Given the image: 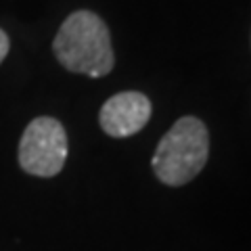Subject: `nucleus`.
<instances>
[{
  "mask_svg": "<svg viewBox=\"0 0 251 251\" xmlns=\"http://www.w3.org/2000/svg\"><path fill=\"white\" fill-rule=\"evenodd\" d=\"M52 50L67 72L88 77H103L115 65L109 27L92 11L69 15L54 36Z\"/></svg>",
  "mask_w": 251,
  "mask_h": 251,
  "instance_id": "obj_1",
  "label": "nucleus"
},
{
  "mask_svg": "<svg viewBox=\"0 0 251 251\" xmlns=\"http://www.w3.org/2000/svg\"><path fill=\"white\" fill-rule=\"evenodd\" d=\"M209 157V134L193 115L180 120L159 140L153 155L155 176L168 186H182L205 168Z\"/></svg>",
  "mask_w": 251,
  "mask_h": 251,
  "instance_id": "obj_2",
  "label": "nucleus"
},
{
  "mask_svg": "<svg viewBox=\"0 0 251 251\" xmlns=\"http://www.w3.org/2000/svg\"><path fill=\"white\" fill-rule=\"evenodd\" d=\"M67 132L54 117H36L19 140V166L38 178H52L65 166Z\"/></svg>",
  "mask_w": 251,
  "mask_h": 251,
  "instance_id": "obj_3",
  "label": "nucleus"
},
{
  "mask_svg": "<svg viewBox=\"0 0 251 251\" xmlns=\"http://www.w3.org/2000/svg\"><path fill=\"white\" fill-rule=\"evenodd\" d=\"M151 100L143 92H120L113 94L100 107L99 124L105 134L113 138H126L140 132L151 120Z\"/></svg>",
  "mask_w": 251,
  "mask_h": 251,
  "instance_id": "obj_4",
  "label": "nucleus"
},
{
  "mask_svg": "<svg viewBox=\"0 0 251 251\" xmlns=\"http://www.w3.org/2000/svg\"><path fill=\"white\" fill-rule=\"evenodd\" d=\"M9 49H11V44H9V36L4 34V29H0V63L4 61V57L9 54Z\"/></svg>",
  "mask_w": 251,
  "mask_h": 251,
  "instance_id": "obj_5",
  "label": "nucleus"
}]
</instances>
